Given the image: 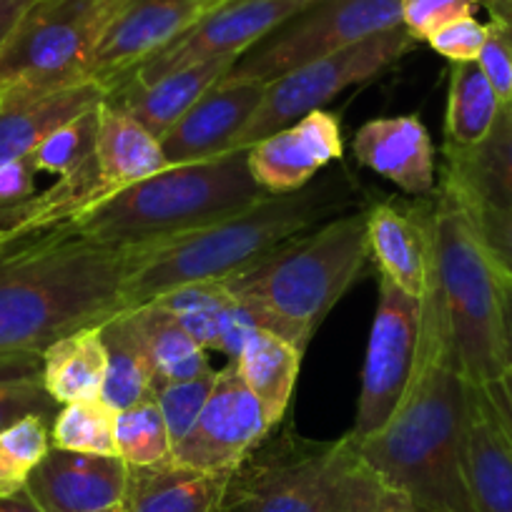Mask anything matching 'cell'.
<instances>
[{"label":"cell","instance_id":"83f0119b","mask_svg":"<svg viewBox=\"0 0 512 512\" xmlns=\"http://www.w3.org/2000/svg\"><path fill=\"white\" fill-rule=\"evenodd\" d=\"M43 357V384L58 405L101 397L106 379V344L101 327H86L53 342Z\"/></svg>","mask_w":512,"mask_h":512},{"label":"cell","instance_id":"9a60e30c","mask_svg":"<svg viewBox=\"0 0 512 512\" xmlns=\"http://www.w3.org/2000/svg\"><path fill=\"white\" fill-rule=\"evenodd\" d=\"M344 156L337 113L314 111L277 134L246 149L249 171L267 194H294L317 179L319 171Z\"/></svg>","mask_w":512,"mask_h":512},{"label":"cell","instance_id":"7402d4cb","mask_svg":"<svg viewBox=\"0 0 512 512\" xmlns=\"http://www.w3.org/2000/svg\"><path fill=\"white\" fill-rule=\"evenodd\" d=\"M442 189L467 204L512 211V101L497 113L487 139L472 149L447 146Z\"/></svg>","mask_w":512,"mask_h":512},{"label":"cell","instance_id":"7a4b0ae2","mask_svg":"<svg viewBox=\"0 0 512 512\" xmlns=\"http://www.w3.org/2000/svg\"><path fill=\"white\" fill-rule=\"evenodd\" d=\"M131 246L56 229L0 254V359L43 354L53 342L126 312Z\"/></svg>","mask_w":512,"mask_h":512},{"label":"cell","instance_id":"f546056e","mask_svg":"<svg viewBox=\"0 0 512 512\" xmlns=\"http://www.w3.org/2000/svg\"><path fill=\"white\" fill-rule=\"evenodd\" d=\"M500 108V98L477 61L452 63L445 111L447 146L472 149L482 144L495 126Z\"/></svg>","mask_w":512,"mask_h":512},{"label":"cell","instance_id":"ac0fdd59","mask_svg":"<svg viewBox=\"0 0 512 512\" xmlns=\"http://www.w3.org/2000/svg\"><path fill=\"white\" fill-rule=\"evenodd\" d=\"M369 259L379 277L395 284L410 297L425 302L432 292L435 274V239L432 211L382 201L367 211Z\"/></svg>","mask_w":512,"mask_h":512},{"label":"cell","instance_id":"6da1fadb","mask_svg":"<svg viewBox=\"0 0 512 512\" xmlns=\"http://www.w3.org/2000/svg\"><path fill=\"white\" fill-rule=\"evenodd\" d=\"M472 392L475 384L455 369L425 307L420 364L402 405L372 435L344 437L359 460L417 512H477L467 477Z\"/></svg>","mask_w":512,"mask_h":512},{"label":"cell","instance_id":"3957f363","mask_svg":"<svg viewBox=\"0 0 512 512\" xmlns=\"http://www.w3.org/2000/svg\"><path fill=\"white\" fill-rule=\"evenodd\" d=\"M354 204L357 186L344 174H329L294 194H272L201 229L131 244L134 262L123 284L126 307L136 309L186 284L224 282L314 226L347 214Z\"/></svg>","mask_w":512,"mask_h":512},{"label":"cell","instance_id":"74e56055","mask_svg":"<svg viewBox=\"0 0 512 512\" xmlns=\"http://www.w3.org/2000/svg\"><path fill=\"white\" fill-rule=\"evenodd\" d=\"M450 194V191H447ZM457 199V196H455ZM460 201V199H457ZM500 282L512 287V211L460 201Z\"/></svg>","mask_w":512,"mask_h":512},{"label":"cell","instance_id":"60d3db41","mask_svg":"<svg viewBox=\"0 0 512 512\" xmlns=\"http://www.w3.org/2000/svg\"><path fill=\"white\" fill-rule=\"evenodd\" d=\"M477 66L485 73V78L490 81L492 91L497 93L500 103L512 101V43L507 38V33L502 31L500 21L490 18V33H487V41L482 46L480 56H477Z\"/></svg>","mask_w":512,"mask_h":512},{"label":"cell","instance_id":"f6af8a7d","mask_svg":"<svg viewBox=\"0 0 512 512\" xmlns=\"http://www.w3.org/2000/svg\"><path fill=\"white\" fill-rule=\"evenodd\" d=\"M0 512H43V510L33 502V497L28 495V490H23L18 492V495L0 497Z\"/></svg>","mask_w":512,"mask_h":512},{"label":"cell","instance_id":"4fadbf2b","mask_svg":"<svg viewBox=\"0 0 512 512\" xmlns=\"http://www.w3.org/2000/svg\"><path fill=\"white\" fill-rule=\"evenodd\" d=\"M272 430L259 400L229 362L216 374L214 390L189 435L171 450V460L206 472H234Z\"/></svg>","mask_w":512,"mask_h":512},{"label":"cell","instance_id":"7dc6e473","mask_svg":"<svg viewBox=\"0 0 512 512\" xmlns=\"http://www.w3.org/2000/svg\"><path fill=\"white\" fill-rule=\"evenodd\" d=\"M342 492H339V505H337V512H354V502H352V485H349V480L342 482Z\"/></svg>","mask_w":512,"mask_h":512},{"label":"cell","instance_id":"d590c367","mask_svg":"<svg viewBox=\"0 0 512 512\" xmlns=\"http://www.w3.org/2000/svg\"><path fill=\"white\" fill-rule=\"evenodd\" d=\"M98 111H101V106L63 123L46 141H41V146L28 156L36 174H53L56 179H63V176L76 174L93 159L98 123H101Z\"/></svg>","mask_w":512,"mask_h":512},{"label":"cell","instance_id":"2e32d148","mask_svg":"<svg viewBox=\"0 0 512 512\" xmlns=\"http://www.w3.org/2000/svg\"><path fill=\"white\" fill-rule=\"evenodd\" d=\"M264 91L267 83L244 78L224 76L214 83L161 139L169 166L214 159L234 151V141L262 103Z\"/></svg>","mask_w":512,"mask_h":512},{"label":"cell","instance_id":"603a6c76","mask_svg":"<svg viewBox=\"0 0 512 512\" xmlns=\"http://www.w3.org/2000/svg\"><path fill=\"white\" fill-rule=\"evenodd\" d=\"M231 472H206L176 460L128 467L126 512H219Z\"/></svg>","mask_w":512,"mask_h":512},{"label":"cell","instance_id":"d6a6232c","mask_svg":"<svg viewBox=\"0 0 512 512\" xmlns=\"http://www.w3.org/2000/svg\"><path fill=\"white\" fill-rule=\"evenodd\" d=\"M229 299L231 294L221 282H199L171 289L154 302L166 309L189 332V337L209 352L219 349L221 319Z\"/></svg>","mask_w":512,"mask_h":512},{"label":"cell","instance_id":"cb8c5ba5","mask_svg":"<svg viewBox=\"0 0 512 512\" xmlns=\"http://www.w3.org/2000/svg\"><path fill=\"white\" fill-rule=\"evenodd\" d=\"M98 116L101 123H98L93 161L106 199L169 166L161 141L154 139L134 118L116 111L108 103H101Z\"/></svg>","mask_w":512,"mask_h":512},{"label":"cell","instance_id":"ee69618b","mask_svg":"<svg viewBox=\"0 0 512 512\" xmlns=\"http://www.w3.org/2000/svg\"><path fill=\"white\" fill-rule=\"evenodd\" d=\"M502 287V322H505V359L507 372L512 374V287L500 282Z\"/></svg>","mask_w":512,"mask_h":512},{"label":"cell","instance_id":"b9f144b4","mask_svg":"<svg viewBox=\"0 0 512 512\" xmlns=\"http://www.w3.org/2000/svg\"><path fill=\"white\" fill-rule=\"evenodd\" d=\"M482 392H485V397H487V402H490L492 412H495L497 422H500L502 430H505V435L510 437V442H512V374L505 372L500 379L485 384V387H482Z\"/></svg>","mask_w":512,"mask_h":512},{"label":"cell","instance_id":"d4e9b609","mask_svg":"<svg viewBox=\"0 0 512 512\" xmlns=\"http://www.w3.org/2000/svg\"><path fill=\"white\" fill-rule=\"evenodd\" d=\"M467 477L477 512H512V442L482 387L472 392Z\"/></svg>","mask_w":512,"mask_h":512},{"label":"cell","instance_id":"5b68a950","mask_svg":"<svg viewBox=\"0 0 512 512\" xmlns=\"http://www.w3.org/2000/svg\"><path fill=\"white\" fill-rule=\"evenodd\" d=\"M267 196L272 194L251 176L246 149H236L214 159L166 166L93 206L71 229L96 244H149L239 214Z\"/></svg>","mask_w":512,"mask_h":512},{"label":"cell","instance_id":"7c38bea8","mask_svg":"<svg viewBox=\"0 0 512 512\" xmlns=\"http://www.w3.org/2000/svg\"><path fill=\"white\" fill-rule=\"evenodd\" d=\"M309 3L312 0H226L224 6L201 18L196 26L166 43L154 56L141 61L118 81H123V78L154 81V78L176 71V68L216 61V58L244 56L249 48H254L262 38L277 31L282 23L297 16Z\"/></svg>","mask_w":512,"mask_h":512},{"label":"cell","instance_id":"1f68e13d","mask_svg":"<svg viewBox=\"0 0 512 512\" xmlns=\"http://www.w3.org/2000/svg\"><path fill=\"white\" fill-rule=\"evenodd\" d=\"M116 415L101 397L61 405L51 422V445L86 455H118Z\"/></svg>","mask_w":512,"mask_h":512},{"label":"cell","instance_id":"ffe728a7","mask_svg":"<svg viewBox=\"0 0 512 512\" xmlns=\"http://www.w3.org/2000/svg\"><path fill=\"white\" fill-rule=\"evenodd\" d=\"M352 149L359 164L392 181L405 194L430 196L435 191V146L417 116L367 121L354 134Z\"/></svg>","mask_w":512,"mask_h":512},{"label":"cell","instance_id":"484cf974","mask_svg":"<svg viewBox=\"0 0 512 512\" xmlns=\"http://www.w3.org/2000/svg\"><path fill=\"white\" fill-rule=\"evenodd\" d=\"M304 352L279 334L256 327L234 359L241 379L259 400L269 425L277 427L287 415L297 387Z\"/></svg>","mask_w":512,"mask_h":512},{"label":"cell","instance_id":"44dd1931","mask_svg":"<svg viewBox=\"0 0 512 512\" xmlns=\"http://www.w3.org/2000/svg\"><path fill=\"white\" fill-rule=\"evenodd\" d=\"M106 88L98 81L31 96H0V166L28 159L63 123L98 108Z\"/></svg>","mask_w":512,"mask_h":512},{"label":"cell","instance_id":"f1b7e54d","mask_svg":"<svg viewBox=\"0 0 512 512\" xmlns=\"http://www.w3.org/2000/svg\"><path fill=\"white\" fill-rule=\"evenodd\" d=\"M131 312L139 322L146 349H149L156 390L166 382H181V379L204 377V374L214 372L209 357H206V349L196 344L166 309H161L156 302H149Z\"/></svg>","mask_w":512,"mask_h":512},{"label":"cell","instance_id":"ab89813d","mask_svg":"<svg viewBox=\"0 0 512 512\" xmlns=\"http://www.w3.org/2000/svg\"><path fill=\"white\" fill-rule=\"evenodd\" d=\"M487 33H490V23L477 21L475 16H465L432 33L427 43H430L432 51L445 56L447 61L470 63L477 61V56H480L482 46L487 41Z\"/></svg>","mask_w":512,"mask_h":512},{"label":"cell","instance_id":"816d5d0a","mask_svg":"<svg viewBox=\"0 0 512 512\" xmlns=\"http://www.w3.org/2000/svg\"><path fill=\"white\" fill-rule=\"evenodd\" d=\"M23 241V239H21ZM6 244H13V241H6V239H3V236H0V246H6Z\"/></svg>","mask_w":512,"mask_h":512},{"label":"cell","instance_id":"7bdbcfd3","mask_svg":"<svg viewBox=\"0 0 512 512\" xmlns=\"http://www.w3.org/2000/svg\"><path fill=\"white\" fill-rule=\"evenodd\" d=\"M36 3L38 0H0V53H3L6 43L11 41L13 31H16L18 23L23 21V16H26Z\"/></svg>","mask_w":512,"mask_h":512},{"label":"cell","instance_id":"f5cc1de1","mask_svg":"<svg viewBox=\"0 0 512 512\" xmlns=\"http://www.w3.org/2000/svg\"><path fill=\"white\" fill-rule=\"evenodd\" d=\"M482 3H485V0H482Z\"/></svg>","mask_w":512,"mask_h":512},{"label":"cell","instance_id":"4dcf8cb0","mask_svg":"<svg viewBox=\"0 0 512 512\" xmlns=\"http://www.w3.org/2000/svg\"><path fill=\"white\" fill-rule=\"evenodd\" d=\"M58 410L61 405L43 384L41 354L0 359V432L28 415H41L53 422Z\"/></svg>","mask_w":512,"mask_h":512},{"label":"cell","instance_id":"8fae6325","mask_svg":"<svg viewBox=\"0 0 512 512\" xmlns=\"http://www.w3.org/2000/svg\"><path fill=\"white\" fill-rule=\"evenodd\" d=\"M425 334V302L379 277V297L369 327L357 415L347 437L377 432L397 412L417 374Z\"/></svg>","mask_w":512,"mask_h":512},{"label":"cell","instance_id":"e0dca14e","mask_svg":"<svg viewBox=\"0 0 512 512\" xmlns=\"http://www.w3.org/2000/svg\"><path fill=\"white\" fill-rule=\"evenodd\" d=\"M128 465L118 455L51 447L26 490L43 512H103L123 505Z\"/></svg>","mask_w":512,"mask_h":512},{"label":"cell","instance_id":"30bf717a","mask_svg":"<svg viewBox=\"0 0 512 512\" xmlns=\"http://www.w3.org/2000/svg\"><path fill=\"white\" fill-rule=\"evenodd\" d=\"M415 46V38L400 26L274 78L267 83V91L254 116L234 141V151L249 149L256 141L277 134L279 128H287L309 113L322 111L339 93L377 78Z\"/></svg>","mask_w":512,"mask_h":512},{"label":"cell","instance_id":"c3c4849f","mask_svg":"<svg viewBox=\"0 0 512 512\" xmlns=\"http://www.w3.org/2000/svg\"><path fill=\"white\" fill-rule=\"evenodd\" d=\"M492 18H495V21H500L502 31L507 33V38H510V43H512V16H492Z\"/></svg>","mask_w":512,"mask_h":512},{"label":"cell","instance_id":"bcb514c9","mask_svg":"<svg viewBox=\"0 0 512 512\" xmlns=\"http://www.w3.org/2000/svg\"><path fill=\"white\" fill-rule=\"evenodd\" d=\"M482 6L490 11V16H512V0H485Z\"/></svg>","mask_w":512,"mask_h":512},{"label":"cell","instance_id":"9c48e42d","mask_svg":"<svg viewBox=\"0 0 512 512\" xmlns=\"http://www.w3.org/2000/svg\"><path fill=\"white\" fill-rule=\"evenodd\" d=\"M402 26V0H312L236 58L226 78L269 83L304 63Z\"/></svg>","mask_w":512,"mask_h":512},{"label":"cell","instance_id":"277c9868","mask_svg":"<svg viewBox=\"0 0 512 512\" xmlns=\"http://www.w3.org/2000/svg\"><path fill=\"white\" fill-rule=\"evenodd\" d=\"M369 262L367 211L352 209L287 241L224 287L256 327L307 352L314 332Z\"/></svg>","mask_w":512,"mask_h":512},{"label":"cell","instance_id":"5bb4252c","mask_svg":"<svg viewBox=\"0 0 512 512\" xmlns=\"http://www.w3.org/2000/svg\"><path fill=\"white\" fill-rule=\"evenodd\" d=\"M226 0H131L91 63L88 78L103 88L179 38Z\"/></svg>","mask_w":512,"mask_h":512},{"label":"cell","instance_id":"f35d334b","mask_svg":"<svg viewBox=\"0 0 512 512\" xmlns=\"http://www.w3.org/2000/svg\"><path fill=\"white\" fill-rule=\"evenodd\" d=\"M482 0H402V28L417 43L457 18L475 16Z\"/></svg>","mask_w":512,"mask_h":512},{"label":"cell","instance_id":"52a82bcc","mask_svg":"<svg viewBox=\"0 0 512 512\" xmlns=\"http://www.w3.org/2000/svg\"><path fill=\"white\" fill-rule=\"evenodd\" d=\"M128 6L131 0H38L0 53V96L91 81L96 51Z\"/></svg>","mask_w":512,"mask_h":512},{"label":"cell","instance_id":"ba28073f","mask_svg":"<svg viewBox=\"0 0 512 512\" xmlns=\"http://www.w3.org/2000/svg\"><path fill=\"white\" fill-rule=\"evenodd\" d=\"M272 432L229 475L219 512H337L339 440Z\"/></svg>","mask_w":512,"mask_h":512},{"label":"cell","instance_id":"681fc988","mask_svg":"<svg viewBox=\"0 0 512 512\" xmlns=\"http://www.w3.org/2000/svg\"><path fill=\"white\" fill-rule=\"evenodd\" d=\"M23 241H28V239H23ZM16 244H21V241H13V244H6V246H0V254H3V251H8V249H11V246H16Z\"/></svg>","mask_w":512,"mask_h":512},{"label":"cell","instance_id":"e575fe53","mask_svg":"<svg viewBox=\"0 0 512 512\" xmlns=\"http://www.w3.org/2000/svg\"><path fill=\"white\" fill-rule=\"evenodd\" d=\"M116 452L128 467L171 460V435L156 400H144L116 415Z\"/></svg>","mask_w":512,"mask_h":512},{"label":"cell","instance_id":"8992f818","mask_svg":"<svg viewBox=\"0 0 512 512\" xmlns=\"http://www.w3.org/2000/svg\"><path fill=\"white\" fill-rule=\"evenodd\" d=\"M435 274L425 299L457 372L475 387L507 372L502 287L470 216L445 189L432 209Z\"/></svg>","mask_w":512,"mask_h":512},{"label":"cell","instance_id":"4316f807","mask_svg":"<svg viewBox=\"0 0 512 512\" xmlns=\"http://www.w3.org/2000/svg\"><path fill=\"white\" fill-rule=\"evenodd\" d=\"M101 337L106 344V379H103L101 400L116 412L144 400H154L156 377L151 367L149 349L134 312L116 314L101 324Z\"/></svg>","mask_w":512,"mask_h":512},{"label":"cell","instance_id":"f907efd6","mask_svg":"<svg viewBox=\"0 0 512 512\" xmlns=\"http://www.w3.org/2000/svg\"><path fill=\"white\" fill-rule=\"evenodd\" d=\"M103 512H126V510H123V505H118V507H111V510H103Z\"/></svg>","mask_w":512,"mask_h":512},{"label":"cell","instance_id":"8d00e7d4","mask_svg":"<svg viewBox=\"0 0 512 512\" xmlns=\"http://www.w3.org/2000/svg\"><path fill=\"white\" fill-rule=\"evenodd\" d=\"M216 374L219 372H211L194 379H181V382H166L156 390L154 400L159 402L161 415H164L166 427H169L171 450H174L176 442L184 440V437L189 435L191 427H194L196 417L201 415L211 390H214Z\"/></svg>","mask_w":512,"mask_h":512},{"label":"cell","instance_id":"d6986e66","mask_svg":"<svg viewBox=\"0 0 512 512\" xmlns=\"http://www.w3.org/2000/svg\"><path fill=\"white\" fill-rule=\"evenodd\" d=\"M234 63L236 58H216V61L176 68L154 81L123 78L106 88L103 103L131 116L154 139L161 141L179 123V118L231 71Z\"/></svg>","mask_w":512,"mask_h":512},{"label":"cell","instance_id":"836d02e7","mask_svg":"<svg viewBox=\"0 0 512 512\" xmlns=\"http://www.w3.org/2000/svg\"><path fill=\"white\" fill-rule=\"evenodd\" d=\"M51 447V420L41 415L23 417L0 432V497L26 490Z\"/></svg>","mask_w":512,"mask_h":512}]
</instances>
